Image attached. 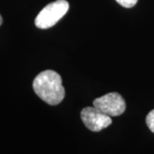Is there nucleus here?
I'll return each mask as SVG.
<instances>
[{"instance_id": "nucleus-4", "label": "nucleus", "mask_w": 154, "mask_h": 154, "mask_svg": "<svg viewBox=\"0 0 154 154\" xmlns=\"http://www.w3.org/2000/svg\"><path fill=\"white\" fill-rule=\"evenodd\" d=\"M81 117L85 126L93 132H99L112 122L110 116L95 107H86L81 112Z\"/></svg>"}, {"instance_id": "nucleus-3", "label": "nucleus", "mask_w": 154, "mask_h": 154, "mask_svg": "<svg viewBox=\"0 0 154 154\" xmlns=\"http://www.w3.org/2000/svg\"><path fill=\"white\" fill-rule=\"evenodd\" d=\"M94 106L109 116L122 115L126 109V103L121 94L110 93L94 99Z\"/></svg>"}, {"instance_id": "nucleus-7", "label": "nucleus", "mask_w": 154, "mask_h": 154, "mask_svg": "<svg viewBox=\"0 0 154 154\" xmlns=\"http://www.w3.org/2000/svg\"><path fill=\"white\" fill-rule=\"evenodd\" d=\"M2 23H3V19H2V17H1V15H0V26L2 25Z\"/></svg>"}, {"instance_id": "nucleus-1", "label": "nucleus", "mask_w": 154, "mask_h": 154, "mask_svg": "<svg viewBox=\"0 0 154 154\" xmlns=\"http://www.w3.org/2000/svg\"><path fill=\"white\" fill-rule=\"evenodd\" d=\"M33 88L35 94L50 105L60 104L65 96L62 78L54 70L39 73L33 80Z\"/></svg>"}, {"instance_id": "nucleus-6", "label": "nucleus", "mask_w": 154, "mask_h": 154, "mask_svg": "<svg viewBox=\"0 0 154 154\" xmlns=\"http://www.w3.org/2000/svg\"><path fill=\"white\" fill-rule=\"evenodd\" d=\"M116 1L124 8H132L138 2V0H116Z\"/></svg>"}, {"instance_id": "nucleus-2", "label": "nucleus", "mask_w": 154, "mask_h": 154, "mask_svg": "<svg viewBox=\"0 0 154 154\" xmlns=\"http://www.w3.org/2000/svg\"><path fill=\"white\" fill-rule=\"evenodd\" d=\"M69 5L66 0H57L42 9L35 19V25L38 28L46 29L51 28L66 14Z\"/></svg>"}, {"instance_id": "nucleus-5", "label": "nucleus", "mask_w": 154, "mask_h": 154, "mask_svg": "<svg viewBox=\"0 0 154 154\" xmlns=\"http://www.w3.org/2000/svg\"><path fill=\"white\" fill-rule=\"evenodd\" d=\"M146 122L149 129L154 134V110H151L148 113V115L146 116Z\"/></svg>"}]
</instances>
